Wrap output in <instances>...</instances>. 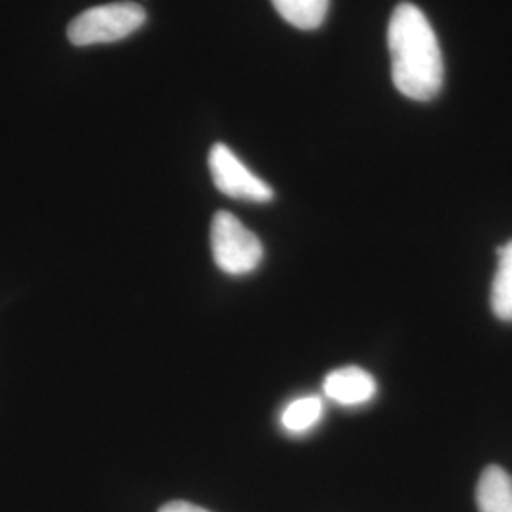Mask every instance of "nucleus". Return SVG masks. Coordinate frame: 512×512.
<instances>
[{
	"instance_id": "f257e3e1",
	"label": "nucleus",
	"mask_w": 512,
	"mask_h": 512,
	"mask_svg": "<svg viewBox=\"0 0 512 512\" xmlns=\"http://www.w3.org/2000/svg\"><path fill=\"white\" fill-rule=\"evenodd\" d=\"M391 74L397 90L414 101H429L442 88L444 63L439 40L418 6L399 4L387 29Z\"/></svg>"
},
{
	"instance_id": "f03ea898",
	"label": "nucleus",
	"mask_w": 512,
	"mask_h": 512,
	"mask_svg": "<svg viewBox=\"0 0 512 512\" xmlns=\"http://www.w3.org/2000/svg\"><path fill=\"white\" fill-rule=\"evenodd\" d=\"M147 21V12L135 2H112L95 6L71 21L67 37L74 46H95L124 40L139 31Z\"/></svg>"
},
{
	"instance_id": "7ed1b4c3",
	"label": "nucleus",
	"mask_w": 512,
	"mask_h": 512,
	"mask_svg": "<svg viewBox=\"0 0 512 512\" xmlns=\"http://www.w3.org/2000/svg\"><path fill=\"white\" fill-rule=\"evenodd\" d=\"M211 251L215 264L230 275L255 272L264 256L260 239L228 211H219L211 222Z\"/></svg>"
},
{
	"instance_id": "20e7f679",
	"label": "nucleus",
	"mask_w": 512,
	"mask_h": 512,
	"mask_svg": "<svg viewBox=\"0 0 512 512\" xmlns=\"http://www.w3.org/2000/svg\"><path fill=\"white\" fill-rule=\"evenodd\" d=\"M209 171L215 186L230 198L256 203L270 202L274 198L272 186L256 177L255 173L222 143H217L209 152Z\"/></svg>"
},
{
	"instance_id": "39448f33",
	"label": "nucleus",
	"mask_w": 512,
	"mask_h": 512,
	"mask_svg": "<svg viewBox=\"0 0 512 512\" xmlns=\"http://www.w3.org/2000/svg\"><path fill=\"white\" fill-rule=\"evenodd\" d=\"M325 397L342 406H363L370 403L378 384L370 372L361 366H342L332 370L323 382Z\"/></svg>"
},
{
	"instance_id": "423d86ee",
	"label": "nucleus",
	"mask_w": 512,
	"mask_h": 512,
	"mask_svg": "<svg viewBox=\"0 0 512 512\" xmlns=\"http://www.w3.org/2000/svg\"><path fill=\"white\" fill-rule=\"evenodd\" d=\"M478 512H512V476L490 465L480 475L476 486Z\"/></svg>"
},
{
	"instance_id": "0eeeda50",
	"label": "nucleus",
	"mask_w": 512,
	"mask_h": 512,
	"mask_svg": "<svg viewBox=\"0 0 512 512\" xmlns=\"http://www.w3.org/2000/svg\"><path fill=\"white\" fill-rule=\"evenodd\" d=\"M330 0H272L277 14L296 29H317L329 12Z\"/></svg>"
},
{
	"instance_id": "6e6552de",
	"label": "nucleus",
	"mask_w": 512,
	"mask_h": 512,
	"mask_svg": "<svg viewBox=\"0 0 512 512\" xmlns=\"http://www.w3.org/2000/svg\"><path fill=\"white\" fill-rule=\"evenodd\" d=\"M499 262L492 281V310L503 321H512V239L499 249Z\"/></svg>"
},
{
	"instance_id": "1a4fd4ad",
	"label": "nucleus",
	"mask_w": 512,
	"mask_h": 512,
	"mask_svg": "<svg viewBox=\"0 0 512 512\" xmlns=\"http://www.w3.org/2000/svg\"><path fill=\"white\" fill-rule=\"evenodd\" d=\"M323 401L315 395L294 399L281 412V425L291 435H304L323 418Z\"/></svg>"
},
{
	"instance_id": "9d476101",
	"label": "nucleus",
	"mask_w": 512,
	"mask_h": 512,
	"mask_svg": "<svg viewBox=\"0 0 512 512\" xmlns=\"http://www.w3.org/2000/svg\"><path fill=\"white\" fill-rule=\"evenodd\" d=\"M160 512H209L194 505V503H188V501H171V503H165L164 507L160 509Z\"/></svg>"
}]
</instances>
